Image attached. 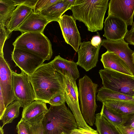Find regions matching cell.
I'll list each match as a JSON object with an SVG mask.
<instances>
[{
    "mask_svg": "<svg viewBox=\"0 0 134 134\" xmlns=\"http://www.w3.org/2000/svg\"><path fill=\"white\" fill-rule=\"evenodd\" d=\"M27 75L34 91L36 100L48 103L56 94L65 92L64 76L50 62L43 64L33 74Z\"/></svg>",
    "mask_w": 134,
    "mask_h": 134,
    "instance_id": "1",
    "label": "cell"
},
{
    "mask_svg": "<svg viewBox=\"0 0 134 134\" xmlns=\"http://www.w3.org/2000/svg\"><path fill=\"white\" fill-rule=\"evenodd\" d=\"M108 0H76L70 9L73 17L92 32L102 30Z\"/></svg>",
    "mask_w": 134,
    "mask_h": 134,
    "instance_id": "2",
    "label": "cell"
},
{
    "mask_svg": "<svg viewBox=\"0 0 134 134\" xmlns=\"http://www.w3.org/2000/svg\"><path fill=\"white\" fill-rule=\"evenodd\" d=\"M44 134H70L78 128L75 116L65 103L51 105L42 121Z\"/></svg>",
    "mask_w": 134,
    "mask_h": 134,
    "instance_id": "3",
    "label": "cell"
},
{
    "mask_svg": "<svg viewBox=\"0 0 134 134\" xmlns=\"http://www.w3.org/2000/svg\"><path fill=\"white\" fill-rule=\"evenodd\" d=\"M78 95L80 108L85 122L92 126L95 120V113L98 106L96 103L98 85L85 75L79 81Z\"/></svg>",
    "mask_w": 134,
    "mask_h": 134,
    "instance_id": "4",
    "label": "cell"
},
{
    "mask_svg": "<svg viewBox=\"0 0 134 134\" xmlns=\"http://www.w3.org/2000/svg\"><path fill=\"white\" fill-rule=\"evenodd\" d=\"M13 44L14 48L26 50L49 60L53 54L51 43L43 33H24L18 37Z\"/></svg>",
    "mask_w": 134,
    "mask_h": 134,
    "instance_id": "5",
    "label": "cell"
},
{
    "mask_svg": "<svg viewBox=\"0 0 134 134\" xmlns=\"http://www.w3.org/2000/svg\"><path fill=\"white\" fill-rule=\"evenodd\" d=\"M103 87L123 94L134 96V77L110 69L99 71Z\"/></svg>",
    "mask_w": 134,
    "mask_h": 134,
    "instance_id": "6",
    "label": "cell"
},
{
    "mask_svg": "<svg viewBox=\"0 0 134 134\" xmlns=\"http://www.w3.org/2000/svg\"><path fill=\"white\" fill-rule=\"evenodd\" d=\"M12 85L15 100L24 108L36 100L34 91L27 75L23 71L18 74L12 70Z\"/></svg>",
    "mask_w": 134,
    "mask_h": 134,
    "instance_id": "7",
    "label": "cell"
},
{
    "mask_svg": "<svg viewBox=\"0 0 134 134\" xmlns=\"http://www.w3.org/2000/svg\"><path fill=\"white\" fill-rule=\"evenodd\" d=\"M64 76L65 102L75 116L78 128L91 130L92 129L85 122L81 114L79 104L78 91L76 80L74 79L69 74H66Z\"/></svg>",
    "mask_w": 134,
    "mask_h": 134,
    "instance_id": "8",
    "label": "cell"
},
{
    "mask_svg": "<svg viewBox=\"0 0 134 134\" xmlns=\"http://www.w3.org/2000/svg\"><path fill=\"white\" fill-rule=\"evenodd\" d=\"M12 58L16 66L27 75L33 74L44 63L45 59L31 52L14 48Z\"/></svg>",
    "mask_w": 134,
    "mask_h": 134,
    "instance_id": "9",
    "label": "cell"
},
{
    "mask_svg": "<svg viewBox=\"0 0 134 134\" xmlns=\"http://www.w3.org/2000/svg\"><path fill=\"white\" fill-rule=\"evenodd\" d=\"M75 21L73 16L64 14L58 22L65 42L77 52L81 42Z\"/></svg>",
    "mask_w": 134,
    "mask_h": 134,
    "instance_id": "10",
    "label": "cell"
},
{
    "mask_svg": "<svg viewBox=\"0 0 134 134\" xmlns=\"http://www.w3.org/2000/svg\"><path fill=\"white\" fill-rule=\"evenodd\" d=\"M12 70L4 55L0 54V90L3 95L5 109L15 100L12 85Z\"/></svg>",
    "mask_w": 134,
    "mask_h": 134,
    "instance_id": "11",
    "label": "cell"
},
{
    "mask_svg": "<svg viewBox=\"0 0 134 134\" xmlns=\"http://www.w3.org/2000/svg\"><path fill=\"white\" fill-rule=\"evenodd\" d=\"M102 42L97 47L93 45L91 42H81L78 51V65L88 71L95 67L98 61L99 52Z\"/></svg>",
    "mask_w": 134,
    "mask_h": 134,
    "instance_id": "12",
    "label": "cell"
},
{
    "mask_svg": "<svg viewBox=\"0 0 134 134\" xmlns=\"http://www.w3.org/2000/svg\"><path fill=\"white\" fill-rule=\"evenodd\" d=\"M108 15L117 17L128 26L133 23L134 0H110L108 4Z\"/></svg>",
    "mask_w": 134,
    "mask_h": 134,
    "instance_id": "13",
    "label": "cell"
},
{
    "mask_svg": "<svg viewBox=\"0 0 134 134\" xmlns=\"http://www.w3.org/2000/svg\"><path fill=\"white\" fill-rule=\"evenodd\" d=\"M128 44L124 39L116 41L103 39L102 41V45L107 51L114 53L124 61L134 77V60L133 56L134 51L129 48Z\"/></svg>",
    "mask_w": 134,
    "mask_h": 134,
    "instance_id": "14",
    "label": "cell"
},
{
    "mask_svg": "<svg viewBox=\"0 0 134 134\" xmlns=\"http://www.w3.org/2000/svg\"><path fill=\"white\" fill-rule=\"evenodd\" d=\"M104 23L103 36L108 40L116 41L124 39L128 31L126 23L113 15H108Z\"/></svg>",
    "mask_w": 134,
    "mask_h": 134,
    "instance_id": "15",
    "label": "cell"
},
{
    "mask_svg": "<svg viewBox=\"0 0 134 134\" xmlns=\"http://www.w3.org/2000/svg\"><path fill=\"white\" fill-rule=\"evenodd\" d=\"M48 110L46 103L35 100L23 108L21 118L34 125L42 121Z\"/></svg>",
    "mask_w": 134,
    "mask_h": 134,
    "instance_id": "16",
    "label": "cell"
},
{
    "mask_svg": "<svg viewBox=\"0 0 134 134\" xmlns=\"http://www.w3.org/2000/svg\"><path fill=\"white\" fill-rule=\"evenodd\" d=\"M49 23L44 16L33 11L15 31H20L22 33L29 32L43 33L45 27Z\"/></svg>",
    "mask_w": 134,
    "mask_h": 134,
    "instance_id": "17",
    "label": "cell"
},
{
    "mask_svg": "<svg viewBox=\"0 0 134 134\" xmlns=\"http://www.w3.org/2000/svg\"><path fill=\"white\" fill-rule=\"evenodd\" d=\"M100 60L104 68L110 69L133 77L127 64L114 53L107 51L102 54Z\"/></svg>",
    "mask_w": 134,
    "mask_h": 134,
    "instance_id": "18",
    "label": "cell"
},
{
    "mask_svg": "<svg viewBox=\"0 0 134 134\" xmlns=\"http://www.w3.org/2000/svg\"><path fill=\"white\" fill-rule=\"evenodd\" d=\"M75 0H60L39 13L46 18L49 22L52 21L58 22L62 15L70 9Z\"/></svg>",
    "mask_w": 134,
    "mask_h": 134,
    "instance_id": "19",
    "label": "cell"
},
{
    "mask_svg": "<svg viewBox=\"0 0 134 134\" xmlns=\"http://www.w3.org/2000/svg\"><path fill=\"white\" fill-rule=\"evenodd\" d=\"M33 9L25 6L18 5L15 9L6 26L8 37L19 26L33 11Z\"/></svg>",
    "mask_w": 134,
    "mask_h": 134,
    "instance_id": "20",
    "label": "cell"
},
{
    "mask_svg": "<svg viewBox=\"0 0 134 134\" xmlns=\"http://www.w3.org/2000/svg\"><path fill=\"white\" fill-rule=\"evenodd\" d=\"M50 62L57 71L63 75L69 74L76 80L79 77L77 64L73 61L67 60L58 55Z\"/></svg>",
    "mask_w": 134,
    "mask_h": 134,
    "instance_id": "21",
    "label": "cell"
},
{
    "mask_svg": "<svg viewBox=\"0 0 134 134\" xmlns=\"http://www.w3.org/2000/svg\"><path fill=\"white\" fill-rule=\"evenodd\" d=\"M102 103L109 108L124 116L134 113V103L131 101L108 100Z\"/></svg>",
    "mask_w": 134,
    "mask_h": 134,
    "instance_id": "22",
    "label": "cell"
},
{
    "mask_svg": "<svg viewBox=\"0 0 134 134\" xmlns=\"http://www.w3.org/2000/svg\"><path fill=\"white\" fill-rule=\"evenodd\" d=\"M95 125L99 134H121L116 126L100 113L95 115Z\"/></svg>",
    "mask_w": 134,
    "mask_h": 134,
    "instance_id": "23",
    "label": "cell"
},
{
    "mask_svg": "<svg viewBox=\"0 0 134 134\" xmlns=\"http://www.w3.org/2000/svg\"><path fill=\"white\" fill-rule=\"evenodd\" d=\"M97 100L102 103L108 100L129 101L134 103V98L120 93L107 88L101 87L97 91Z\"/></svg>",
    "mask_w": 134,
    "mask_h": 134,
    "instance_id": "24",
    "label": "cell"
},
{
    "mask_svg": "<svg viewBox=\"0 0 134 134\" xmlns=\"http://www.w3.org/2000/svg\"><path fill=\"white\" fill-rule=\"evenodd\" d=\"M20 107V103L16 100L7 107L0 119L2 121L3 127L6 124L12 122L15 119L18 117Z\"/></svg>",
    "mask_w": 134,
    "mask_h": 134,
    "instance_id": "25",
    "label": "cell"
},
{
    "mask_svg": "<svg viewBox=\"0 0 134 134\" xmlns=\"http://www.w3.org/2000/svg\"><path fill=\"white\" fill-rule=\"evenodd\" d=\"M16 6L13 0H0V25H5L8 21Z\"/></svg>",
    "mask_w": 134,
    "mask_h": 134,
    "instance_id": "26",
    "label": "cell"
},
{
    "mask_svg": "<svg viewBox=\"0 0 134 134\" xmlns=\"http://www.w3.org/2000/svg\"><path fill=\"white\" fill-rule=\"evenodd\" d=\"M100 113L108 120L115 126L122 125L125 120L123 116L107 107L104 103Z\"/></svg>",
    "mask_w": 134,
    "mask_h": 134,
    "instance_id": "27",
    "label": "cell"
},
{
    "mask_svg": "<svg viewBox=\"0 0 134 134\" xmlns=\"http://www.w3.org/2000/svg\"><path fill=\"white\" fill-rule=\"evenodd\" d=\"M60 0H38L33 9V12L39 13L42 11L45 10Z\"/></svg>",
    "mask_w": 134,
    "mask_h": 134,
    "instance_id": "28",
    "label": "cell"
},
{
    "mask_svg": "<svg viewBox=\"0 0 134 134\" xmlns=\"http://www.w3.org/2000/svg\"><path fill=\"white\" fill-rule=\"evenodd\" d=\"M31 125L21 118L16 126V129L18 134H32Z\"/></svg>",
    "mask_w": 134,
    "mask_h": 134,
    "instance_id": "29",
    "label": "cell"
},
{
    "mask_svg": "<svg viewBox=\"0 0 134 134\" xmlns=\"http://www.w3.org/2000/svg\"><path fill=\"white\" fill-rule=\"evenodd\" d=\"M65 102L64 92H62L56 94L49 100L48 103L51 105L59 106Z\"/></svg>",
    "mask_w": 134,
    "mask_h": 134,
    "instance_id": "30",
    "label": "cell"
},
{
    "mask_svg": "<svg viewBox=\"0 0 134 134\" xmlns=\"http://www.w3.org/2000/svg\"><path fill=\"white\" fill-rule=\"evenodd\" d=\"M5 25H0V54L4 55L3 49L5 40L8 38Z\"/></svg>",
    "mask_w": 134,
    "mask_h": 134,
    "instance_id": "31",
    "label": "cell"
},
{
    "mask_svg": "<svg viewBox=\"0 0 134 134\" xmlns=\"http://www.w3.org/2000/svg\"><path fill=\"white\" fill-rule=\"evenodd\" d=\"M17 5H22L34 9L38 0H13Z\"/></svg>",
    "mask_w": 134,
    "mask_h": 134,
    "instance_id": "32",
    "label": "cell"
},
{
    "mask_svg": "<svg viewBox=\"0 0 134 134\" xmlns=\"http://www.w3.org/2000/svg\"><path fill=\"white\" fill-rule=\"evenodd\" d=\"M124 40L128 43L134 45V22H133L131 29L128 31Z\"/></svg>",
    "mask_w": 134,
    "mask_h": 134,
    "instance_id": "33",
    "label": "cell"
},
{
    "mask_svg": "<svg viewBox=\"0 0 134 134\" xmlns=\"http://www.w3.org/2000/svg\"><path fill=\"white\" fill-rule=\"evenodd\" d=\"M42 121L31 125V130L32 134H44Z\"/></svg>",
    "mask_w": 134,
    "mask_h": 134,
    "instance_id": "34",
    "label": "cell"
},
{
    "mask_svg": "<svg viewBox=\"0 0 134 134\" xmlns=\"http://www.w3.org/2000/svg\"><path fill=\"white\" fill-rule=\"evenodd\" d=\"M70 134H99L97 130L93 129L91 130L78 128L71 131Z\"/></svg>",
    "mask_w": 134,
    "mask_h": 134,
    "instance_id": "35",
    "label": "cell"
},
{
    "mask_svg": "<svg viewBox=\"0 0 134 134\" xmlns=\"http://www.w3.org/2000/svg\"><path fill=\"white\" fill-rule=\"evenodd\" d=\"M121 134H134V130L122 125L116 126Z\"/></svg>",
    "mask_w": 134,
    "mask_h": 134,
    "instance_id": "36",
    "label": "cell"
},
{
    "mask_svg": "<svg viewBox=\"0 0 134 134\" xmlns=\"http://www.w3.org/2000/svg\"><path fill=\"white\" fill-rule=\"evenodd\" d=\"M125 120L122 126L127 127L134 122V113L125 116Z\"/></svg>",
    "mask_w": 134,
    "mask_h": 134,
    "instance_id": "37",
    "label": "cell"
},
{
    "mask_svg": "<svg viewBox=\"0 0 134 134\" xmlns=\"http://www.w3.org/2000/svg\"><path fill=\"white\" fill-rule=\"evenodd\" d=\"M102 41L99 35H96L93 37L91 40L92 44L94 46L97 47Z\"/></svg>",
    "mask_w": 134,
    "mask_h": 134,
    "instance_id": "38",
    "label": "cell"
},
{
    "mask_svg": "<svg viewBox=\"0 0 134 134\" xmlns=\"http://www.w3.org/2000/svg\"><path fill=\"white\" fill-rule=\"evenodd\" d=\"M2 126H0V134H4V132Z\"/></svg>",
    "mask_w": 134,
    "mask_h": 134,
    "instance_id": "39",
    "label": "cell"
},
{
    "mask_svg": "<svg viewBox=\"0 0 134 134\" xmlns=\"http://www.w3.org/2000/svg\"><path fill=\"white\" fill-rule=\"evenodd\" d=\"M60 134H68L66 133H65V132H63L62 133H61Z\"/></svg>",
    "mask_w": 134,
    "mask_h": 134,
    "instance_id": "40",
    "label": "cell"
},
{
    "mask_svg": "<svg viewBox=\"0 0 134 134\" xmlns=\"http://www.w3.org/2000/svg\"><path fill=\"white\" fill-rule=\"evenodd\" d=\"M133 59L134 60V52L133 54Z\"/></svg>",
    "mask_w": 134,
    "mask_h": 134,
    "instance_id": "41",
    "label": "cell"
},
{
    "mask_svg": "<svg viewBox=\"0 0 134 134\" xmlns=\"http://www.w3.org/2000/svg\"><path fill=\"white\" fill-rule=\"evenodd\" d=\"M133 97L134 98V96Z\"/></svg>",
    "mask_w": 134,
    "mask_h": 134,
    "instance_id": "42",
    "label": "cell"
},
{
    "mask_svg": "<svg viewBox=\"0 0 134 134\" xmlns=\"http://www.w3.org/2000/svg\"><path fill=\"white\" fill-rule=\"evenodd\" d=\"M133 129V130H134V129Z\"/></svg>",
    "mask_w": 134,
    "mask_h": 134,
    "instance_id": "43",
    "label": "cell"
},
{
    "mask_svg": "<svg viewBox=\"0 0 134 134\" xmlns=\"http://www.w3.org/2000/svg\"><path fill=\"white\" fill-rule=\"evenodd\" d=\"M133 91H134V90H133Z\"/></svg>",
    "mask_w": 134,
    "mask_h": 134,
    "instance_id": "44",
    "label": "cell"
}]
</instances>
